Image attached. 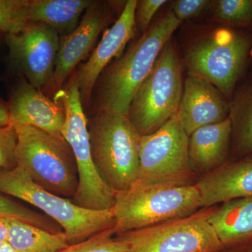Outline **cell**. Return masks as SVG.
<instances>
[{
    "instance_id": "cell-8",
    "label": "cell",
    "mask_w": 252,
    "mask_h": 252,
    "mask_svg": "<svg viewBox=\"0 0 252 252\" xmlns=\"http://www.w3.org/2000/svg\"><path fill=\"white\" fill-rule=\"evenodd\" d=\"M180 61L170 40L141 84L129 108V120L141 136L156 132L177 114L182 97Z\"/></svg>"
},
{
    "instance_id": "cell-10",
    "label": "cell",
    "mask_w": 252,
    "mask_h": 252,
    "mask_svg": "<svg viewBox=\"0 0 252 252\" xmlns=\"http://www.w3.org/2000/svg\"><path fill=\"white\" fill-rule=\"evenodd\" d=\"M188 143L189 136L177 114L153 133L141 136L137 181L195 185L198 177L189 163Z\"/></svg>"
},
{
    "instance_id": "cell-5",
    "label": "cell",
    "mask_w": 252,
    "mask_h": 252,
    "mask_svg": "<svg viewBox=\"0 0 252 252\" xmlns=\"http://www.w3.org/2000/svg\"><path fill=\"white\" fill-rule=\"evenodd\" d=\"M0 193L20 199L44 212L63 228L69 245L115 225L112 210H93L78 206L72 200L41 188L19 165L12 170H0Z\"/></svg>"
},
{
    "instance_id": "cell-7",
    "label": "cell",
    "mask_w": 252,
    "mask_h": 252,
    "mask_svg": "<svg viewBox=\"0 0 252 252\" xmlns=\"http://www.w3.org/2000/svg\"><path fill=\"white\" fill-rule=\"evenodd\" d=\"M252 49V34L222 28L193 42L187 49L189 74L205 79L230 100L246 72Z\"/></svg>"
},
{
    "instance_id": "cell-21",
    "label": "cell",
    "mask_w": 252,
    "mask_h": 252,
    "mask_svg": "<svg viewBox=\"0 0 252 252\" xmlns=\"http://www.w3.org/2000/svg\"><path fill=\"white\" fill-rule=\"evenodd\" d=\"M6 220V243L17 252H57L69 245L63 231L53 233L22 220Z\"/></svg>"
},
{
    "instance_id": "cell-6",
    "label": "cell",
    "mask_w": 252,
    "mask_h": 252,
    "mask_svg": "<svg viewBox=\"0 0 252 252\" xmlns=\"http://www.w3.org/2000/svg\"><path fill=\"white\" fill-rule=\"evenodd\" d=\"M54 100L65 112L63 136L70 146L77 163L79 186L72 203L89 210H112L117 192L104 183L93 161L88 120L75 73L65 87L55 93Z\"/></svg>"
},
{
    "instance_id": "cell-18",
    "label": "cell",
    "mask_w": 252,
    "mask_h": 252,
    "mask_svg": "<svg viewBox=\"0 0 252 252\" xmlns=\"http://www.w3.org/2000/svg\"><path fill=\"white\" fill-rule=\"evenodd\" d=\"M208 220L223 248L252 243V196L216 205Z\"/></svg>"
},
{
    "instance_id": "cell-16",
    "label": "cell",
    "mask_w": 252,
    "mask_h": 252,
    "mask_svg": "<svg viewBox=\"0 0 252 252\" xmlns=\"http://www.w3.org/2000/svg\"><path fill=\"white\" fill-rule=\"evenodd\" d=\"M195 185L200 192L203 208L252 196V155L228 160L199 177Z\"/></svg>"
},
{
    "instance_id": "cell-30",
    "label": "cell",
    "mask_w": 252,
    "mask_h": 252,
    "mask_svg": "<svg viewBox=\"0 0 252 252\" xmlns=\"http://www.w3.org/2000/svg\"><path fill=\"white\" fill-rule=\"evenodd\" d=\"M217 252H252V243L247 245L224 248Z\"/></svg>"
},
{
    "instance_id": "cell-33",
    "label": "cell",
    "mask_w": 252,
    "mask_h": 252,
    "mask_svg": "<svg viewBox=\"0 0 252 252\" xmlns=\"http://www.w3.org/2000/svg\"><path fill=\"white\" fill-rule=\"evenodd\" d=\"M251 56L252 57V54H251Z\"/></svg>"
},
{
    "instance_id": "cell-27",
    "label": "cell",
    "mask_w": 252,
    "mask_h": 252,
    "mask_svg": "<svg viewBox=\"0 0 252 252\" xmlns=\"http://www.w3.org/2000/svg\"><path fill=\"white\" fill-rule=\"evenodd\" d=\"M166 0H140L137 1L135 13L136 28L144 34L159 9L167 3Z\"/></svg>"
},
{
    "instance_id": "cell-19",
    "label": "cell",
    "mask_w": 252,
    "mask_h": 252,
    "mask_svg": "<svg viewBox=\"0 0 252 252\" xmlns=\"http://www.w3.org/2000/svg\"><path fill=\"white\" fill-rule=\"evenodd\" d=\"M91 0H30L28 22L44 23L60 37L72 33L79 26Z\"/></svg>"
},
{
    "instance_id": "cell-22",
    "label": "cell",
    "mask_w": 252,
    "mask_h": 252,
    "mask_svg": "<svg viewBox=\"0 0 252 252\" xmlns=\"http://www.w3.org/2000/svg\"><path fill=\"white\" fill-rule=\"evenodd\" d=\"M215 9L217 19L232 28L252 26V0H219Z\"/></svg>"
},
{
    "instance_id": "cell-15",
    "label": "cell",
    "mask_w": 252,
    "mask_h": 252,
    "mask_svg": "<svg viewBox=\"0 0 252 252\" xmlns=\"http://www.w3.org/2000/svg\"><path fill=\"white\" fill-rule=\"evenodd\" d=\"M10 124L33 126L63 137L65 112L61 104L51 100L23 79L15 88L9 107ZM64 138V137H63Z\"/></svg>"
},
{
    "instance_id": "cell-29",
    "label": "cell",
    "mask_w": 252,
    "mask_h": 252,
    "mask_svg": "<svg viewBox=\"0 0 252 252\" xmlns=\"http://www.w3.org/2000/svg\"><path fill=\"white\" fill-rule=\"evenodd\" d=\"M10 116L9 109L0 102V127L9 125Z\"/></svg>"
},
{
    "instance_id": "cell-13",
    "label": "cell",
    "mask_w": 252,
    "mask_h": 252,
    "mask_svg": "<svg viewBox=\"0 0 252 252\" xmlns=\"http://www.w3.org/2000/svg\"><path fill=\"white\" fill-rule=\"evenodd\" d=\"M137 0L126 1L122 14L104 33L86 63L75 72L82 103H88L99 77L112 60L119 57L135 34V13Z\"/></svg>"
},
{
    "instance_id": "cell-20",
    "label": "cell",
    "mask_w": 252,
    "mask_h": 252,
    "mask_svg": "<svg viewBox=\"0 0 252 252\" xmlns=\"http://www.w3.org/2000/svg\"><path fill=\"white\" fill-rule=\"evenodd\" d=\"M230 160L252 155V72L236 88L230 100Z\"/></svg>"
},
{
    "instance_id": "cell-9",
    "label": "cell",
    "mask_w": 252,
    "mask_h": 252,
    "mask_svg": "<svg viewBox=\"0 0 252 252\" xmlns=\"http://www.w3.org/2000/svg\"><path fill=\"white\" fill-rule=\"evenodd\" d=\"M215 206L202 208L184 218L116 235L126 252H217L223 249L208 220Z\"/></svg>"
},
{
    "instance_id": "cell-3",
    "label": "cell",
    "mask_w": 252,
    "mask_h": 252,
    "mask_svg": "<svg viewBox=\"0 0 252 252\" xmlns=\"http://www.w3.org/2000/svg\"><path fill=\"white\" fill-rule=\"evenodd\" d=\"M88 128L93 161L102 180L117 193L130 188L138 179L141 135L128 117L97 111Z\"/></svg>"
},
{
    "instance_id": "cell-14",
    "label": "cell",
    "mask_w": 252,
    "mask_h": 252,
    "mask_svg": "<svg viewBox=\"0 0 252 252\" xmlns=\"http://www.w3.org/2000/svg\"><path fill=\"white\" fill-rule=\"evenodd\" d=\"M229 112V100L215 86L189 74L177 114L187 135L200 127L223 122Z\"/></svg>"
},
{
    "instance_id": "cell-24",
    "label": "cell",
    "mask_w": 252,
    "mask_h": 252,
    "mask_svg": "<svg viewBox=\"0 0 252 252\" xmlns=\"http://www.w3.org/2000/svg\"><path fill=\"white\" fill-rule=\"evenodd\" d=\"M113 228L99 232L80 243L68 245L57 252H126L125 242L116 238Z\"/></svg>"
},
{
    "instance_id": "cell-25",
    "label": "cell",
    "mask_w": 252,
    "mask_h": 252,
    "mask_svg": "<svg viewBox=\"0 0 252 252\" xmlns=\"http://www.w3.org/2000/svg\"><path fill=\"white\" fill-rule=\"evenodd\" d=\"M30 0H0V32L11 34L28 22Z\"/></svg>"
},
{
    "instance_id": "cell-28",
    "label": "cell",
    "mask_w": 252,
    "mask_h": 252,
    "mask_svg": "<svg viewBox=\"0 0 252 252\" xmlns=\"http://www.w3.org/2000/svg\"><path fill=\"white\" fill-rule=\"evenodd\" d=\"M209 0H177L172 12L182 22L184 20L197 17L212 4Z\"/></svg>"
},
{
    "instance_id": "cell-11",
    "label": "cell",
    "mask_w": 252,
    "mask_h": 252,
    "mask_svg": "<svg viewBox=\"0 0 252 252\" xmlns=\"http://www.w3.org/2000/svg\"><path fill=\"white\" fill-rule=\"evenodd\" d=\"M60 39L53 28L41 23L28 22L17 32L6 34L11 63L39 91L51 84Z\"/></svg>"
},
{
    "instance_id": "cell-17",
    "label": "cell",
    "mask_w": 252,
    "mask_h": 252,
    "mask_svg": "<svg viewBox=\"0 0 252 252\" xmlns=\"http://www.w3.org/2000/svg\"><path fill=\"white\" fill-rule=\"evenodd\" d=\"M231 124L229 118L200 127L189 136L188 155L197 177L210 173L230 160Z\"/></svg>"
},
{
    "instance_id": "cell-1",
    "label": "cell",
    "mask_w": 252,
    "mask_h": 252,
    "mask_svg": "<svg viewBox=\"0 0 252 252\" xmlns=\"http://www.w3.org/2000/svg\"><path fill=\"white\" fill-rule=\"evenodd\" d=\"M181 23L173 13H168L104 69L97 80H100L97 111L127 117L136 92Z\"/></svg>"
},
{
    "instance_id": "cell-23",
    "label": "cell",
    "mask_w": 252,
    "mask_h": 252,
    "mask_svg": "<svg viewBox=\"0 0 252 252\" xmlns=\"http://www.w3.org/2000/svg\"><path fill=\"white\" fill-rule=\"evenodd\" d=\"M0 217L22 220L53 233L63 231L60 228L61 227L55 224L54 220L49 217L33 211L2 195H0Z\"/></svg>"
},
{
    "instance_id": "cell-4",
    "label": "cell",
    "mask_w": 252,
    "mask_h": 252,
    "mask_svg": "<svg viewBox=\"0 0 252 252\" xmlns=\"http://www.w3.org/2000/svg\"><path fill=\"white\" fill-rule=\"evenodd\" d=\"M10 124L17 135V165L41 188L63 198H72L77 193L79 177L69 144L63 137L33 126Z\"/></svg>"
},
{
    "instance_id": "cell-26",
    "label": "cell",
    "mask_w": 252,
    "mask_h": 252,
    "mask_svg": "<svg viewBox=\"0 0 252 252\" xmlns=\"http://www.w3.org/2000/svg\"><path fill=\"white\" fill-rule=\"evenodd\" d=\"M17 135L14 126L0 127V170H12L17 166Z\"/></svg>"
},
{
    "instance_id": "cell-32",
    "label": "cell",
    "mask_w": 252,
    "mask_h": 252,
    "mask_svg": "<svg viewBox=\"0 0 252 252\" xmlns=\"http://www.w3.org/2000/svg\"><path fill=\"white\" fill-rule=\"evenodd\" d=\"M0 252H17L15 251L14 249L11 248V246L7 243L2 244L0 245Z\"/></svg>"
},
{
    "instance_id": "cell-31",
    "label": "cell",
    "mask_w": 252,
    "mask_h": 252,
    "mask_svg": "<svg viewBox=\"0 0 252 252\" xmlns=\"http://www.w3.org/2000/svg\"><path fill=\"white\" fill-rule=\"evenodd\" d=\"M8 235V223L6 218L0 217V245L6 243Z\"/></svg>"
},
{
    "instance_id": "cell-12",
    "label": "cell",
    "mask_w": 252,
    "mask_h": 252,
    "mask_svg": "<svg viewBox=\"0 0 252 252\" xmlns=\"http://www.w3.org/2000/svg\"><path fill=\"white\" fill-rule=\"evenodd\" d=\"M108 3L94 1L72 33L60 39L59 52L50 86L55 93L62 89L78 64L94 47L110 19Z\"/></svg>"
},
{
    "instance_id": "cell-2",
    "label": "cell",
    "mask_w": 252,
    "mask_h": 252,
    "mask_svg": "<svg viewBox=\"0 0 252 252\" xmlns=\"http://www.w3.org/2000/svg\"><path fill=\"white\" fill-rule=\"evenodd\" d=\"M202 207L195 185L137 182L118 192L112 209L115 235L193 215Z\"/></svg>"
}]
</instances>
